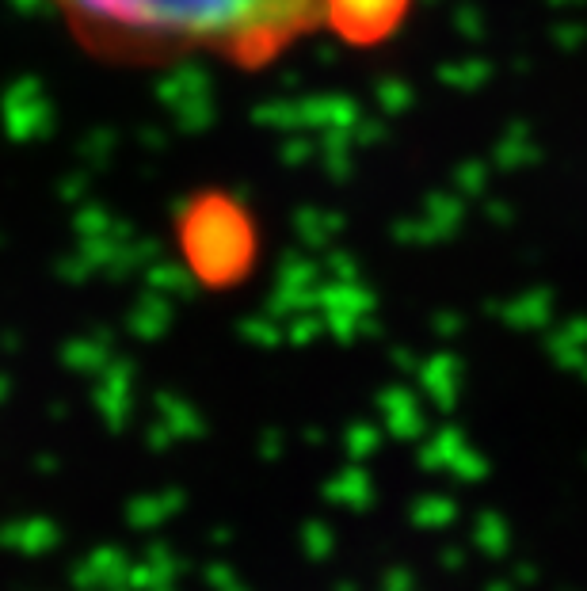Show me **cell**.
<instances>
[{
  "instance_id": "1",
  "label": "cell",
  "mask_w": 587,
  "mask_h": 591,
  "mask_svg": "<svg viewBox=\"0 0 587 591\" xmlns=\"http://www.w3.org/2000/svg\"><path fill=\"white\" fill-rule=\"evenodd\" d=\"M88 58L115 65L283 58L324 23V0H39Z\"/></svg>"
},
{
  "instance_id": "2",
  "label": "cell",
  "mask_w": 587,
  "mask_h": 591,
  "mask_svg": "<svg viewBox=\"0 0 587 591\" xmlns=\"http://www.w3.org/2000/svg\"><path fill=\"white\" fill-rule=\"evenodd\" d=\"M405 8L408 0H324V23L351 42H378L401 23Z\"/></svg>"
}]
</instances>
